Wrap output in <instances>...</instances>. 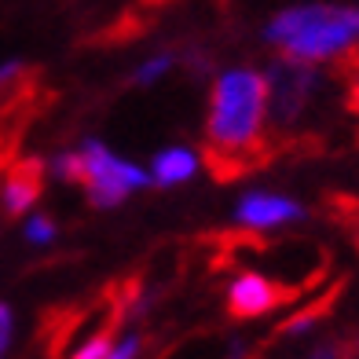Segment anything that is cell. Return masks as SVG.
I'll list each match as a JSON object with an SVG mask.
<instances>
[{"instance_id": "12", "label": "cell", "mask_w": 359, "mask_h": 359, "mask_svg": "<svg viewBox=\"0 0 359 359\" xmlns=\"http://www.w3.org/2000/svg\"><path fill=\"white\" fill-rule=\"evenodd\" d=\"M308 359H359V337H326Z\"/></svg>"}, {"instance_id": "5", "label": "cell", "mask_w": 359, "mask_h": 359, "mask_svg": "<svg viewBox=\"0 0 359 359\" xmlns=\"http://www.w3.org/2000/svg\"><path fill=\"white\" fill-rule=\"evenodd\" d=\"M304 293L308 290L301 283H286V279H275V275L268 279V275H257V271H238L224 293V308L231 319L250 323V319H260L283 304L301 301Z\"/></svg>"}, {"instance_id": "9", "label": "cell", "mask_w": 359, "mask_h": 359, "mask_svg": "<svg viewBox=\"0 0 359 359\" xmlns=\"http://www.w3.org/2000/svg\"><path fill=\"white\" fill-rule=\"evenodd\" d=\"M198 169V158H194L187 147H169L154 158V180L161 187H172V184H184V180L194 176Z\"/></svg>"}, {"instance_id": "16", "label": "cell", "mask_w": 359, "mask_h": 359, "mask_svg": "<svg viewBox=\"0 0 359 359\" xmlns=\"http://www.w3.org/2000/svg\"><path fill=\"white\" fill-rule=\"evenodd\" d=\"M140 348H143V337H128L121 348H114L107 359H136L140 355Z\"/></svg>"}, {"instance_id": "3", "label": "cell", "mask_w": 359, "mask_h": 359, "mask_svg": "<svg viewBox=\"0 0 359 359\" xmlns=\"http://www.w3.org/2000/svg\"><path fill=\"white\" fill-rule=\"evenodd\" d=\"M264 81H268L271 136L279 140L283 151H286V140H293V125L301 121V114L308 110V103H312V95L319 88V74L308 67V62L275 55L268 74H264Z\"/></svg>"}, {"instance_id": "11", "label": "cell", "mask_w": 359, "mask_h": 359, "mask_svg": "<svg viewBox=\"0 0 359 359\" xmlns=\"http://www.w3.org/2000/svg\"><path fill=\"white\" fill-rule=\"evenodd\" d=\"M121 323H125V316H107L100 326H95V334H92L70 359H107V355H110V345H114V334H118Z\"/></svg>"}, {"instance_id": "10", "label": "cell", "mask_w": 359, "mask_h": 359, "mask_svg": "<svg viewBox=\"0 0 359 359\" xmlns=\"http://www.w3.org/2000/svg\"><path fill=\"white\" fill-rule=\"evenodd\" d=\"M334 70H337L341 88H345V110L359 121V44L341 59H334ZM355 143H359V133H355Z\"/></svg>"}, {"instance_id": "15", "label": "cell", "mask_w": 359, "mask_h": 359, "mask_svg": "<svg viewBox=\"0 0 359 359\" xmlns=\"http://www.w3.org/2000/svg\"><path fill=\"white\" fill-rule=\"evenodd\" d=\"M11 326H15V316H11L8 301H0V359L8 355V345H11Z\"/></svg>"}, {"instance_id": "2", "label": "cell", "mask_w": 359, "mask_h": 359, "mask_svg": "<svg viewBox=\"0 0 359 359\" xmlns=\"http://www.w3.org/2000/svg\"><path fill=\"white\" fill-rule=\"evenodd\" d=\"M268 44L279 48V55L297 62H326L341 59L359 44V8L341 4H301L286 8L264 26Z\"/></svg>"}, {"instance_id": "13", "label": "cell", "mask_w": 359, "mask_h": 359, "mask_svg": "<svg viewBox=\"0 0 359 359\" xmlns=\"http://www.w3.org/2000/svg\"><path fill=\"white\" fill-rule=\"evenodd\" d=\"M172 62H176V55L172 52H161V55H154V59H147L143 67L133 74V81L128 85H136V88H143V85H154V81L165 74V70H172Z\"/></svg>"}, {"instance_id": "8", "label": "cell", "mask_w": 359, "mask_h": 359, "mask_svg": "<svg viewBox=\"0 0 359 359\" xmlns=\"http://www.w3.org/2000/svg\"><path fill=\"white\" fill-rule=\"evenodd\" d=\"M345 286H348L345 279H337L330 290H323L312 304H301V312L290 316L279 330H275V337H301V334H308V330H316L323 319L334 316V308H337V301H341V293H345Z\"/></svg>"}, {"instance_id": "1", "label": "cell", "mask_w": 359, "mask_h": 359, "mask_svg": "<svg viewBox=\"0 0 359 359\" xmlns=\"http://www.w3.org/2000/svg\"><path fill=\"white\" fill-rule=\"evenodd\" d=\"M286 158L268 133V81L257 70H224L209 88L202 161L217 184H235Z\"/></svg>"}, {"instance_id": "6", "label": "cell", "mask_w": 359, "mask_h": 359, "mask_svg": "<svg viewBox=\"0 0 359 359\" xmlns=\"http://www.w3.org/2000/svg\"><path fill=\"white\" fill-rule=\"evenodd\" d=\"M41 194H44V158L19 154L0 172V213H4V220L26 217Z\"/></svg>"}, {"instance_id": "14", "label": "cell", "mask_w": 359, "mask_h": 359, "mask_svg": "<svg viewBox=\"0 0 359 359\" xmlns=\"http://www.w3.org/2000/svg\"><path fill=\"white\" fill-rule=\"evenodd\" d=\"M26 238L34 242V246H48V242L55 238V220H52V217H44V213L29 217V224H26Z\"/></svg>"}, {"instance_id": "7", "label": "cell", "mask_w": 359, "mask_h": 359, "mask_svg": "<svg viewBox=\"0 0 359 359\" xmlns=\"http://www.w3.org/2000/svg\"><path fill=\"white\" fill-rule=\"evenodd\" d=\"M304 209L297 202L283 198V194H242L238 205H235V220L238 227H250V231H260V227H279L290 220H301Z\"/></svg>"}, {"instance_id": "4", "label": "cell", "mask_w": 359, "mask_h": 359, "mask_svg": "<svg viewBox=\"0 0 359 359\" xmlns=\"http://www.w3.org/2000/svg\"><path fill=\"white\" fill-rule=\"evenodd\" d=\"M77 154H81V180H77V187H85L88 202L95 209H114V205L125 202L128 191L151 187V176H147L140 165L114 158L100 140H85Z\"/></svg>"}]
</instances>
